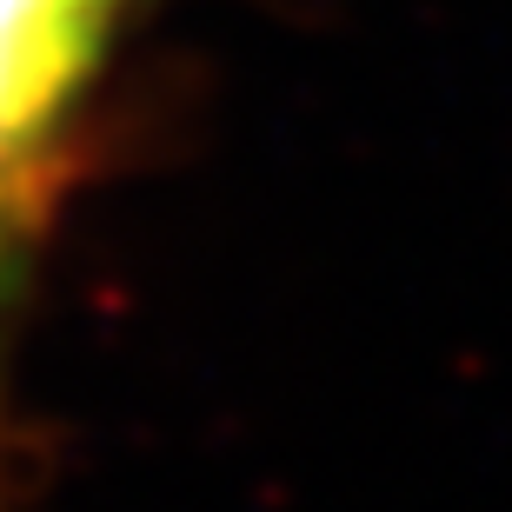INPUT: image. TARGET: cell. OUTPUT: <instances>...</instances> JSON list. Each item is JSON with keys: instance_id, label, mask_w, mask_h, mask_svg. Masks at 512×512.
<instances>
[{"instance_id": "cell-1", "label": "cell", "mask_w": 512, "mask_h": 512, "mask_svg": "<svg viewBox=\"0 0 512 512\" xmlns=\"http://www.w3.org/2000/svg\"><path fill=\"white\" fill-rule=\"evenodd\" d=\"M133 0H0V193L40 200V173L80 87Z\"/></svg>"}, {"instance_id": "cell-2", "label": "cell", "mask_w": 512, "mask_h": 512, "mask_svg": "<svg viewBox=\"0 0 512 512\" xmlns=\"http://www.w3.org/2000/svg\"><path fill=\"white\" fill-rule=\"evenodd\" d=\"M27 200H7L0 193V313H7V280H14V260H20V233H27Z\"/></svg>"}]
</instances>
